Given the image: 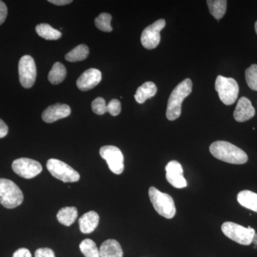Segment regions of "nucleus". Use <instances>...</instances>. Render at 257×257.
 I'll return each instance as SVG.
<instances>
[{
  "mask_svg": "<svg viewBox=\"0 0 257 257\" xmlns=\"http://www.w3.org/2000/svg\"><path fill=\"white\" fill-rule=\"evenodd\" d=\"M211 155L218 160L233 165H243L248 161L246 152L226 141H216L209 147Z\"/></svg>",
  "mask_w": 257,
  "mask_h": 257,
  "instance_id": "1",
  "label": "nucleus"
},
{
  "mask_svg": "<svg viewBox=\"0 0 257 257\" xmlns=\"http://www.w3.org/2000/svg\"><path fill=\"white\" fill-rule=\"evenodd\" d=\"M192 91V82L190 79H184L174 89L171 93L167 103V119L170 121L178 119L182 113V104L186 97L191 94Z\"/></svg>",
  "mask_w": 257,
  "mask_h": 257,
  "instance_id": "2",
  "label": "nucleus"
},
{
  "mask_svg": "<svg viewBox=\"0 0 257 257\" xmlns=\"http://www.w3.org/2000/svg\"><path fill=\"white\" fill-rule=\"evenodd\" d=\"M24 200L23 193L13 181L0 179V203L7 209L18 207Z\"/></svg>",
  "mask_w": 257,
  "mask_h": 257,
  "instance_id": "3",
  "label": "nucleus"
},
{
  "mask_svg": "<svg viewBox=\"0 0 257 257\" xmlns=\"http://www.w3.org/2000/svg\"><path fill=\"white\" fill-rule=\"evenodd\" d=\"M149 196L152 205L160 215L166 219H172L176 214L173 198L166 193L161 192L155 187L149 189Z\"/></svg>",
  "mask_w": 257,
  "mask_h": 257,
  "instance_id": "4",
  "label": "nucleus"
},
{
  "mask_svg": "<svg viewBox=\"0 0 257 257\" xmlns=\"http://www.w3.org/2000/svg\"><path fill=\"white\" fill-rule=\"evenodd\" d=\"M221 231L229 239L246 246L252 243L253 235L256 233L251 226L246 228L231 221H226L221 225Z\"/></svg>",
  "mask_w": 257,
  "mask_h": 257,
  "instance_id": "5",
  "label": "nucleus"
},
{
  "mask_svg": "<svg viewBox=\"0 0 257 257\" xmlns=\"http://www.w3.org/2000/svg\"><path fill=\"white\" fill-rule=\"evenodd\" d=\"M215 89L219 94L220 100L226 105L234 104L238 95L239 87L234 79L219 75L216 77Z\"/></svg>",
  "mask_w": 257,
  "mask_h": 257,
  "instance_id": "6",
  "label": "nucleus"
},
{
  "mask_svg": "<svg viewBox=\"0 0 257 257\" xmlns=\"http://www.w3.org/2000/svg\"><path fill=\"white\" fill-rule=\"evenodd\" d=\"M47 168L55 178L67 182H77L80 179V175L72 167L57 159L47 161Z\"/></svg>",
  "mask_w": 257,
  "mask_h": 257,
  "instance_id": "7",
  "label": "nucleus"
},
{
  "mask_svg": "<svg viewBox=\"0 0 257 257\" xmlns=\"http://www.w3.org/2000/svg\"><path fill=\"white\" fill-rule=\"evenodd\" d=\"M18 69L21 85L26 89L31 88L37 77L36 64L31 56L25 55L20 59Z\"/></svg>",
  "mask_w": 257,
  "mask_h": 257,
  "instance_id": "8",
  "label": "nucleus"
},
{
  "mask_svg": "<svg viewBox=\"0 0 257 257\" xmlns=\"http://www.w3.org/2000/svg\"><path fill=\"white\" fill-rule=\"evenodd\" d=\"M99 154L106 160L109 170L115 175H121L124 170V156L119 148L114 146L101 147Z\"/></svg>",
  "mask_w": 257,
  "mask_h": 257,
  "instance_id": "9",
  "label": "nucleus"
},
{
  "mask_svg": "<svg viewBox=\"0 0 257 257\" xmlns=\"http://www.w3.org/2000/svg\"><path fill=\"white\" fill-rule=\"evenodd\" d=\"M13 171L25 179H32L40 175L42 167L40 162L29 158H20L15 160L12 165Z\"/></svg>",
  "mask_w": 257,
  "mask_h": 257,
  "instance_id": "10",
  "label": "nucleus"
},
{
  "mask_svg": "<svg viewBox=\"0 0 257 257\" xmlns=\"http://www.w3.org/2000/svg\"><path fill=\"white\" fill-rule=\"evenodd\" d=\"M165 26V20L160 19L145 28L141 36L142 45L143 47L147 50L156 48L161 40L160 32Z\"/></svg>",
  "mask_w": 257,
  "mask_h": 257,
  "instance_id": "11",
  "label": "nucleus"
},
{
  "mask_svg": "<svg viewBox=\"0 0 257 257\" xmlns=\"http://www.w3.org/2000/svg\"><path fill=\"white\" fill-rule=\"evenodd\" d=\"M166 178L169 183L177 189L187 187V182L183 176L184 170L182 165L177 161H171L165 167Z\"/></svg>",
  "mask_w": 257,
  "mask_h": 257,
  "instance_id": "12",
  "label": "nucleus"
},
{
  "mask_svg": "<svg viewBox=\"0 0 257 257\" xmlns=\"http://www.w3.org/2000/svg\"><path fill=\"white\" fill-rule=\"evenodd\" d=\"M71 114V109L65 104H55L48 106L42 113V117L46 123H53L57 120L67 117Z\"/></svg>",
  "mask_w": 257,
  "mask_h": 257,
  "instance_id": "13",
  "label": "nucleus"
},
{
  "mask_svg": "<svg viewBox=\"0 0 257 257\" xmlns=\"http://www.w3.org/2000/svg\"><path fill=\"white\" fill-rule=\"evenodd\" d=\"M101 80V73L99 69H89L83 72L77 81V87L82 91H88L95 87Z\"/></svg>",
  "mask_w": 257,
  "mask_h": 257,
  "instance_id": "14",
  "label": "nucleus"
},
{
  "mask_svg": "<svg viewBox=\"0 0 257 257\" xmlns=\"http://www.w3.org/2000/svg\"><path fill=\"white\" fill-rule=\"evenodd\" d=\"M255 109L248 98L242 96L240 98L234 111V117L238 122H244L253 117Z\"/></svg>",
  "mask_w": 257,
  "mask_h": 257,
  "instance_id": "15",
  "label": "nucleus"
},
{
  "mask_svg": "<svg viewBox=\"0 0 257 257\" xmlns=\"http://www.w3.org/2000/svg\"><path fill=\"white\" fill-rule=\"evenodd\" d=\"M99 221V214L96 211H88L79 218V229L83 234H90L97 227Z\"/></svg>",
  "mask_w": 257,
  "mask_h": 257,
  "instance_id": "16",
  "label": "nucleus"
},
{
  "mask_svg": "<svg viewBox=\"0 0 257 257\" xmlns=\"http://www.w3.org/2000/svg\"><path fill=\"white\" fill-rule=\"evenodd\" d=\"M100 257H123L121 245L115 239H107L104 241L99 248Z\"/></svg>",
  "mask_w": 257,
  "mask_h": 257,
  "instance_id": "17",
  "label": "nucleus"
},
{
  "mask_svg": "<svg viewBox=\"0 0 257 257\" xmlns=\"http://www.w3.org/2000/svg\"><path fill=\"white\" fill-rule=\"evenodd\" d=\"M157 92L156 84L152 82H147L144 83L141 87L138 88L135 98L139 104H143L147 99L155 96Z\"/></svg>",
  "mask_w": 257,
  "mask_h": 257,
  "instance_id": "18",
  "label": "nucleus"
},
{
  "mask_svg": "<svg viewBox=\"0 0 257 257\" xmlns=\"http://www.w3.org/2000/svg\"><path fill=\"white\" fill-rule=\"evenodd\" d=\"M237 201L240 205L257 212V194L248 190L240 192L237 195Z\"/></svg>",
  "mask_w": 257,
  "mask_h": 257,
  "instance_id": "19",
  "label": "nucleus"
},
{
  "mask_svg": "<svg viewBox=\"0 0 257 257\" xmlns=\"http://www.w3.org/2000/svg\"><path fill=\"white\" fill-rule=\"evenodd\" d=\"M78 216L77 209L74 207L62 208L57 214V220L66 226H71Z\"/></svg>",
  "mask_w": 257,
  "mask_h": 257,
  "instance_id": "20",
  "label": "nucleus"
},
{
  "mask_svg": "<svg viewBox=\"0 0 257 257\" xmlns=\"http://www.w3.org/2000/svg\"><path fill=\"white\" fill-rule=\"evenodd\" d=\"M35 30L39 36L47 40H57L62 37V32L55 30L48 24H40L37 25Z\"/></svg>",
  "mask_w": 257,
  "mask_h": 257,
  "instance_id": "21",
  "label": "nucleus"
},
{
  "mask_svg": "<svg viewBox=\"0 0 257 257\" xmlns=\"http://www.w3.org/2000/svg\"><path fill=\"white\" fill-rule=\"evenodd\" d=\"M208 8L211 15L216 20H219L224 16L227 7V1L226 0H208Z\"/></svg>",
  "mask_w": 257,
  "mask_h": 257,
  "instance_id": "22",
  "label": "nucleus"
},
{
  "mask_svg": "<svg viewBox=\"0 0 257 257\" xmlns=\"http://www.w3.org/2000/svg\"><path fill=\"white\" fill-rule=\"evenodd\" d=\"M66 76L67 69L60 62H56L49 73L48 79L52 84H58L63 82Z\"/></svg>",
  "mask_w": 257,
  "mask_h": 257,
  "instance_id": "23",
  "label": "nucleus"
},
{
  "mask_svg": "<svg viewBox=\"0 0 257 257\" xmlns=\"http://www.w3.org/2000/svg\"><path fill=\"white\" fill-rule=\"evenodd\" d=\"M89 53V47L85 45H79L65 55L66 60L70 62H79L87 58Z\"/></svg>",
  "mask_w": 257,
  "mask_h": 257,
  "instance_id": "24",
  "label": "nucleus"
},
{
  "mask_svg": "<svg viewBox=\"0 0 257 257\" xmlns=\"http://www.w3.org/2000/svg\"><path fill=\"white\" fill-rule=\"evenodd\" d=\"M79 249L85 257H100L99 249L92 239L83 240L82 242L79 243Z\"/></svg>",
  "mask_w": 257,
  "mask_h": 257,
  "instance_id": "25",
  "label": "nucleus"
},
{
  "mask_svg": "<svg viewBox=\"0 0 257 257\" xmlns=\"http://www.w3.org/2000/svg\"><path fill=\"white\" fill-rule=\"evenodd\" d=\"M111 15L108 13H101L94 20L96 28L102 32H110L112 31L111 26Z\"/></svg>",
  "mask_w": 257,
  "mask_h": 257,
  "instance_id": "26",
  "label": "nucleus"
},
{
  "mask_svg": "<svg viewBox=\"0 0 257 257\" xmlns=\"http://www.w3.org/2000/svg\"><path fill=\"white\" fill-rule=\"evenodd\" d=\"M245 76L248 87L253 91H257V64H252L246 69Z\"/></svg>",
  "mask_w": 257,
  "mask_h": 257,
  "instance_id": "27",
  "label": "nucleus"
},
{
  "mask_svg": "<svg viewBox=\"0 0 257 257\" xmlns=\"http://www.w3.org/2000/svg\"><path fill=\"white\" fill-rule=\"evenodd\" d=\"M92 109L95 114L102 115L107 112L105 100L102 97H97L92 103Z\"/></svg>",
  "mask_w": 257,
  "mask_h": 257,
  "instance_id": "28",
  "label": "nucleus"
},
{
  "mask_svg": "<svg viewBox=\"0 0 257 257\" xmlns=\"http://www.w3.org/2000/svg\"><path fill=\"white\" fill-rule=\"evenodd\" d=\"M107 106V112H109L111 116H117L121 112V103L118 99H112L109 101Z\"/></svg>",
  "mask_w": 257,
  "mask_h": 257,
  "instance_id": "29",
  "label": "nucleus"
},
{
  "mask_svg": "<svg viewBox=\"0 0 257 257\" xmlns=\"http://www.w3.org/2000/svg\"><path fill=\"white\" fill-rule=\"evenodd\" d=\"M35 257H56L55 252L50 248H38L35 253Z\"/></svg>",
  "mask_w": 257,
  "mask_h": 257,
  "instance_id": "30",
  "label": "nucleus"
},
{
  "mask_svg": "<svg viewBox=\"0 0 257 257\" xmlns=\"http://www.w3.org/2000/svg\"><path fill=\"white\" fill-rule=\"evenodd\" d=\"M8 16V8L3 1H0V25L5 23Z\"/></svg>",
  "mask_w": 257,
  "mask_h": 257,
  "instance_id": "31",
  "label": "nucleus"
},
{
  "mask_svg": "<svg viewBox=\"0 0 257 257\" xmlns=\"http://www.w3.org/2000/svg\"><path fill=\"white\" fill-rule=\"evenodd\" d=\"M13 257H32L30 250L26 248H19L14 253Z\"/></svg>",
  "mask_w": 257,
  "mask_h": 257,
  "instance_id": "32",
  "label": "nucleus"
},
{
  "mask_svg": "<svg viewBox=\"0 0 257 257\" xmlns=\"http://www.w3.org/2000/svg\"><path fill=\"white\" fill-rule=\"evenodd\" d=\"M8 133V125L5 124L3 120L0 119V139L5 138Z\"/></svg>",
  "mask_w": 257,
  "mask_h": 257,
  "instance_id": "33",
  "label": "nucleus"
},
{
  "mask_svg": "<svg viewBox=\"0 0 257 257\" xmlns=\"http://www.w3.org/2000/svg\"><path fill=\"white\" fill-rule=\"evenodd\" d=\"M49 3L52 4L58 5V6H63L72 3V0H49Z\"/></svg>",
  "mask_w": 257,
  "mask_h": 257,
  "instance_id": "34",
  "label": "nucleus"
},
{
  "mask_svg": "<svg viewBox=\"0 0 257 257\" xmlns=\"http://www.w3.org/2000/svg\"><path fill=\"white\" fill-rule=\"evenodd\" d=\"M252 243H254L255 246H257V233H255L254 235H253Z\"/></svg>",
  "mask_w": 257,
  "mask_h": 257,
  "instance_id": "35",
  "label": "nucleus"
},
{
  "mask_svg": "<svg viewBox=\"0 0 257 257\" xmlns=\"http://www.w3.org/2000/svg\"><path fill=\"white\" fill-rule=\"evenodd\" d=\"M254 28H255V31H256V33L257 35V21L256 22V23H255Z\"/></svg>",
  "mask_w": 257,
  "mask_h": 257,
  "instance_id": "36",
  "label": "nucleus"
}]
</instances>
